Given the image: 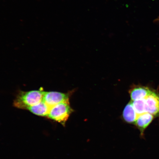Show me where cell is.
Returning <instances> with one entry per match:
<instances>
[{"mask_svg": "<svg viewBox=\"0 0 159 159\" xmlns=\"http://www.w3.org/2000/svg\"><path fill=\"white\" fill-rule=\"evenodd\" d=\"M152 92L147 87H135L130 91V94L132 101L145 99Z\"/></svg>", "mask_w": 159, "mask_h": 159, "instance_id": "8992f818", "label": "cell"}, {"mask_svg": "<svg viewBox=\"0 0 159 159\" xmlns=\"http://www.w3.org/2000/svg\"><path fill=\"white\" fill-rule=\"evenodd\" d=\"M50 108V107L42 101L39 104L29 107L27 109L38 116L47 117Z\"/></svg>", "mask_w": 159, "mask_h": 159, "instance_id": "ba28073f", "label": "cell"}, {"mask_svg": "<svg viewBox=\"0 0 159 159\" xmlns=\"http://www.w3.org/2000/svg\"><path fill=\"white\" fill-rule=\"evenodd\" d=\"M43 101L50 107L61 102H69V94L54 91L44 92Z\"/></svg>", "mask_w": 159, "mask_h": 159, "instance_id": "3957f363", "label": "cell"}, {"mask_svg": "<svg viewBox=\"0 0 159 159\" xmlns=\"http://www.w3.org/2000/svg\"><path fill=\"white\" fill-rule=\"evenodd\" d=\"M147 112L153 116L159 114V95L152 92L145 98Z\"/></svg>", "mask_w": 159, "mask_h": 159, "instance_id": "277c9868", "label": "cell"}, {"mask_svg": "<svg viewBox=\"0 0 159 159\" xmlns=\"http://www.w3.org/2000/svg\"><path fill=\"white\" fill-rule=\"evenodd\" d=\"M131 102L138 116L147 112L145 99L132 101Z\"/></svg>", "mask_w": 159, "mask_h": 159, "instance_id": "9c48e42d", "label": "cell"}, {"mask_svg": "<svg viewBox=\"0 0 159 159\" xmlns=\"http://www.w3.org/2000/svg\"><path fill=\"white\" fill-rule=\"evenodd\" d=\"M44 92L42 90L20 91L15 99L14 105L18 108L27 109L41 102Z\"/></svg>", "mask_w": 159, "mask_h": 159, "instance_id": "6da1fadb", "label": "cell"}, {"mask_svg": "<svg viewBox=\"0 0 159 159\" xmlns=\"http://www.w3.org/2000/svg\"><path fill=\"white\" fill-rule=\"evenodd\" d=\"M138 116L132 102L128 103L123 111V116L124 120L129 124H135Z\"/></svg>", "mask_w": 159, "mask_h": 159, "instance_id": "52a82bcc", "label": "cell"}, {"mask_svg": "<svg viewBox=\"0 0 159 159\" xmlns=\"http://www.w3.org/2000/svg\"><path fill=\"white\" fill-rule=\"evenodd\" d=\"M72 111L69 102H61L51 107L47 117L64 125Z\"/></svg>", "mask_w": 159, "mask_h": 159, "instance_id": "7a4b0ae2", "label": "cell"}, {"mask_svg": "<svg viewBox=\"0 0 159 159\" xmlns=\"http://www.w3.org/2000/svg\"><path fill=\"white\" fill-rule=\"evenodd\" d=\"M153 119V115L148 112L139 115L134 124L140 130L142 136H143L145 129L152 123Z\"/></svg>", "mask_w": 159, "mask_h": 159, "instance_id": "5b68a950", "label": "cell"}]
</instances>
